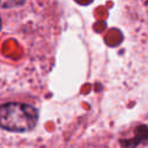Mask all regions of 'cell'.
I'll return each instance as SVG.
<instances>
[{
  "label": "cell",
  "mask_w": 148,
  "mask_h": 148,
  "mask_svg": "<svg viewBox=\"0 0 148 148\" xmlns=\"http://www.w3.org/2000/svg\"><path fill=\"white\" fill-rule=\"evenodd\" d=\"M38 121L37 110L24 103L10 102L0 105V127L10 132H28Z\"/></svg>",
  "instance_id": "1"
},
{
  "label": "cell",
  "mask_w": 148,
  "mask_h": 148,
  "mask_svg": "<svg viewBox=\"0 0 148 148\" xmlns=\"http://www.w3.org/2000/svg\"><path fill=\"white\" fill-rule=\"evenodd\" d=\"M145 141V140H148V127L147 126H140L138 128V133H136V136L133 138V139H130V140H125L123 146L126 147V148H134L136 147L141 141Z\"/></svg>",
  "instance_id": "2"
},
{
  "label": "cell",
  "mask_w": 148,
  "mask_h": 148,
  "mask_svg": "<svg viewBox=\"0 0 148 148\" xmlns=\"http://www.w3.org/2000/svg\"><path fill=\"white\" fill-rule=\"evenodd\" d=\"M25 0H0V7L2 8H12L16 6H21Z\"/></svg>",
  "instance_id": "3"
},
{
  "label": "cell",
  "mask_w": 148,
  "mask_h": 148,
  "mask_svg": "<svg viewBox=\"0 0 148 148\" xmlns=\"http://www.w3.org/2000/svg\"><path fill=\"white\" fill-rule=\"evenodd\" d=\"M0 28H1V20H0Z\"/></svg>",
  "instance_id": "4"
}]
</instances>
